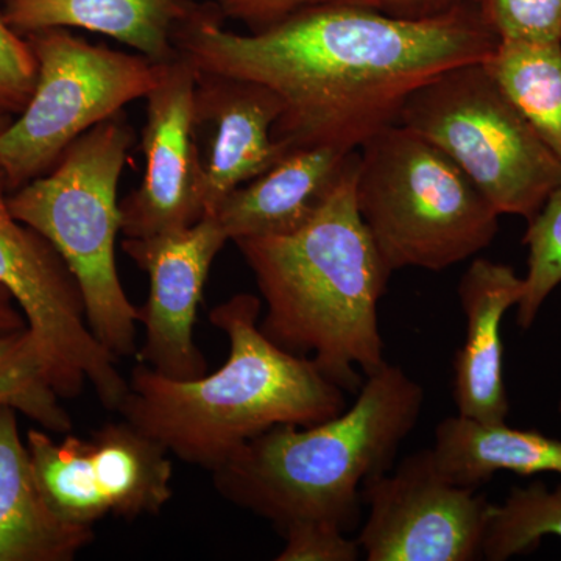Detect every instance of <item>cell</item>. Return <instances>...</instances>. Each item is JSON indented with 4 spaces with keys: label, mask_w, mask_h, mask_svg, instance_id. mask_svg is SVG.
<instances>
[{
    "label": "cell",
    "mask_w": 561,
    "mask_h": 561,
    "mask_svg": "<svg viewBox=\"0 0 561 561\" xmlns=\"http://www.w3.org/2000/svg\"><path fill=\"white\" fill-rule=\"evenodd\" d=\"M224 22L213 0L202 2L173 32L175 49L203 72L275 91L283 113L273 139L284 154L317 146L359 150L397 124L420 84L485 61L500 43L470 0L430 20L316 2L249 35L225 31Z\"/></svg>",
    "instance_id": "cell-1"
},
{
    "label": "cell",
    "mask_w": 561,
    "mask_h": 561,
    "mask_svg": "<svg viewBox=\"0 0 561 561\" xmlns=\"http://www.w3.org/2000/svg\"><path fill=\"white\" fill-rule=\"evenodd\" d=\"M357 161L301 230L234 241L267 306L261 331L350 393L387 364L378 306L391 275L357 209Z\"/></svg>",
    "instance_id": "cell-2"
},
{
    "label": "cell",
    "mask_w": 561,
    "mask_h": 561,
    "mask_svg": "<svg viewBox=\"0 0 561 561\" xmlns=\"http://www.w3.org/2000/svg\"><path fill=\"white\" fill-rule=\"evenodd\" d=\"M261 308L256 295L238 294L209 312L230 341L227 364L210 375L175 381L138 362L117 412L180 460L213 472L272 427L313 426L345 411V390L261 331Z\"/></svg>",
    "instance_id": "cell-3"
},
{
    "label": "cell",
    "mask_w": 561,
    "mask_h": 561,
    "mask_svg": "<svg viewBox=\"0 0 561 561\" xmlns=\"http://www.w3.org/2000/svg\"><path fill=\"white\" fill-rule=\"evenodd\" d=\"M423 387L389 362L365 376L356 400L334 419L279 424L247 442L213 471L214 486L236 507L275 524L359 523L362 486L393 467L424 408Z\"/></svg>",
    "instance_id": "cell-4"
},
{
    "label": "cell",
    "mask_w": 561,
    "mask_h": 561,
    "mask_svg": "<svg viewBox=\"0 0 561 561\" xmlns=\"http://www.w3.org/2000/svg\"><path fill=\"white\" fill-rule=\"evenodd\" d=\"M135 133L125 114L81 135L46 175L9 195L11 214L43 234L79 283L92 334L111 356L138 353L133 306L117 275V186Z\"/></svg>",
    "instance_id": "cell-5"
},
{
    "label": "cell",
    "mask_w": 561,
    "mask_h": 561,
    "mask_svg": "<svg viewBox=\"0 0 561 561\" xmlns=\"http://www.w3.org/2000/svg\"><path fill=\"white\" fill-rule=\"evenodd\" d=\"M356 205L391 273L446 271L500 231L501 214L456 162L401 124L360 147Z\"/></svg>",
    "instance_id": "cell-6"
},
{
    "label": "cell",
    "mask_w": 561,
    "mask_h": 561,
    "mask_svg": "<svg viewBox=\"0 0 561 561\" xmlns=\"http://www.w3.org/2000/svg\"><path fill=\"white\" fill-rule=\"evenodd\" d=\"M397 124L434 144L501 214L534 219L561 162L482 62L445 70L408 95Z\"/></svg>",
    "instance_id": "cell-7"
},
{
    "label": "cell",
    "mask_w": 561,
    "mask_h": 561,
    "mask_svg": "<svg viewBox=\"0 0 561 561\" xmlns=\"http://www.w3.org/2000/svg\"><path fill=\"white\" fill-rule=\"evenodd\" d=\"M25 39L38 62V79L31 102L0 133V169L10 194L49 173L81 135L146 99L164 65L95 46L69 28H46Z\"/></svg>",
    "instance_id": "cell-8"
},
{
    "label": "cell",
    "mask_w": 561,
    "mask_h": 561,
    "mask_svg": "<svg viewBox=\"0 0 561 561\" xmlns=\"http://www.w3.org/2000/svg\"><path fill=\"white\" fill-rule=\"evenodd\" d=\"M0 169V284L13 295L58 397H79L90 382L103 408L119 411L128 381L92 334L79 283L43 234L11 214Z\"/></svg>",
    "instance_id": "cell-9"
},
{
    "label": "cell",
    "mask_w": 561,
    "mask_h": 561,
    "mask_svg": "<svg viewBox=\"0 0 561 561\" xmlns=\"http://www.w3.org/2000/svg\"><path fill=\"white\" fill-rule=\"evenodd\" d=\"M27 448L41 493L62 522L92 527L106 515L154 516L172 500L171 453L130 421L60 442L32 430Z\"/></svg>",
    "instance_id": "cell-10"
},
{
    "label": "cell",
    "mask_w": 561,
    "mask_h": 561,
    "mask_svg": "<svg viewBox=\"0 0 561 561\" xmlns=\"http://www.w3.org/2000/svg\"><path fill=\"white\" fill-rule=\"evenodd\" d=\"M367 519L356 538L367 561H476L493 504L478 489L454 485L430 449L365 481Z\"/></svg>",
    "instance_id": "cell-11"
},
{
    "label": "cell",
    "mask_w": 561,
    "mask_h": 561,
    "mask_svg": "<svg viewBox=\"0 0 561 561\" xmlns=\"http://www.w3.org/2000/svg\"><path fill=\"white\" fill-rule=\"evenodd\" d=\"M228 241L216 217L205 216L186 230L122 242L150 278L149 300L139 309L140 364L175 381L206 375L208 364L195 345L194 323L213 262Z\"/></svg>",
    "instance_id": "cell-12"
},
{
    "label": "cell",
    "mask_w": 561,
    "mask_h": 561,
    "mask_svg": "<svg viewBox=\"0 0 561 561\" xmlns=\"http://www.w3.org/2000/svg\"><path fill=\"white\" fill-rule=\"evenodd\" d=\"M194 66L186 58L162 65L147 95L142 181L121 203V231L142 239L186 230L205 217L203 172L192 128Z\"/></svg>",
    "instance_id": "cell-13"
},
{
    "label": "cell",
    "mask_w": 561,
    "mask_h": 561,
    "mask_svg": "<svg viewBox=\"0 0 561 561\" xmlns=\"http://www.w3.org/2000/svg\"><path fill=\"white\" fill-rule=\"evenodd\" d=\"M195 72L192 128L203 172L205 216H214L230 192L286 157L273 139L283 102L257 81Z\"/></svg>",
    "instance_id": "cell-14"
},
{
    "label": "cell",
    "mask_w": 561,
    "mask_h": 561,
    "mask_svg": "<svg viewBox=\"0 0 561 561\" xmlns=\"http://www.w3.org/2000/svg\"><path fill=\"white\" fill-rule=\"evenodd\" d=\"M524 278L511 265L478 257L460 278L457 295L467 320L463 346L454 357V401L459 415L481 423H504L507 389L501 324L518 306Z\"/></svg>",
    "instance_id": "cell-15"
},
{
    "label": "cell",
    "mask_w": 561,
    "mask_h": 561,
    "mask_svg": "<svg viewBox=\"0 0 561 561\" xmlns=\"http://www.w3.org/2000/svg\"><path fill=\"white\" fill-rule=\"evenodd\" d=\"M356 151L332 146L291 151L230 192L213 217L230 241L301 230L330 197Z\"/></svg>",
    "instance_id": "cell-16"
},
{
    "label": "cell",
    "mask_w": 561,
    "mask_h": 561,
    "mask_svg": "<svg viewBox=\"0 0 561 561\" xmlns=\"http://www.w3.org/2000/svg\"><path fill=\"white\" fill-rule=\"evenodd\" d=\"M195 0H2L3 20L25 36L46 28H84L127 44L154 62L179 57L173 32Z\"/></svg>",
    "instance_id": "cell-17"
},
{
    "label": "cell",
    "mask_w": 561,
    "mask_h": 561,
    "mask_svg": "<svg viewBox=\"0 0 561 561\" xmlns=\"http://www.w3.org/2000/svg\"><path fill=\"white\" fill-rule=\"evenodd\" d=\"M16 413L0 404V561L73 560L94 531L62 522L44 500Z\"/></svg>",
    "instance_id": "cell-18"
},
{
    "label": "cell",
    "mask_w": 561,
    "mask_h": 561,
    "mask_svg": "<svg viewBox=\"0 0 561 561\" xmlns=\"http://www.w3.org/2000/svg\"><path fill=\"white\" fill-rule=\"evenodd\" d=\"M431 451L443 478L467 489H479L501 471L561 476V440L508 427L505 421L481 423L459 413L448 416L435 427Z\"/></svg>",
    "instance_id": "cell-19"
},
{
    "label": "cell",
    "mask_w": 561,
    "mask_h": 561,
    "mask_svg": "<svg viewBox=\"0 0 561 561\" xmlns=\"http://www.w3.org/2000/svg\"><path fill=\"white\" fill-rule=\"evenodd\" d=\"M483 66L561 162V44L500 41Z\"/></svg>",
    "instance_id": "cell-20"
},
{
    "label": "cell",
    "mask_w": 561,
    "mask_h": 561,
    "mask_svg": "<svg viewBox=\"0 0 561 561\" xmlns=\"http://www.w3.org/2000/svg\"><path fill=\"white\" fill-rule=\"evenodd\" d=\"M545 537L561 538V482L513 486L502 504H493L483 538L482 559L505 561L537 548Z\"/></svg>",
    "instance_id": "cell-21"
},
{
    "label": "cell",
    "mask_w": 561,
    "mask_h": 561,
    "mask_svg": "<svg viewBox=\"0 0 561 561\" xmlns=\"http://www.w3.org/2000/svg\"><path fill=\"white\" fill-rule=\"evenodd\" d=\"M49 381L28 328L0 337V404L11 405L44 431L68 434L72 420Z\"/></svg>",
    "instance_id": "cell-22"
},
{
    "label": "cell",
    "mask_w": 561,
    "mask_h": 561,
    "mask_svg": "<svg viewBox=\"0 0 561 561\" xmlns=\"http://www.w3.org/2000/svg\"><path fill=\"white\" fill-rule=\"evenodd\" d=\"M523 243L529 249V260L516 321L527 331L561 284V184L529 220Z\"/></svg>",
    "instance_id": "cell-23"
},
{
    "label": "cell",
    "mask_w": 561,
    "mask_h": 561,
    "mask_svg": "<svg viewBox=\"0 0 561 561\" xmlns=\"http://www.w3.org/2000/svg\"><path fill=\"white\" fill-rule=\"evenodd\" d=\"M500 41L561 44V0H470Z\"/></svg>",
    "instance_id": "cell-24"
},
{
    "label": "cell",
    "mask_w": 561,
    "mask_h": 561,
    "mask_svg": "<svg viewBox=\"0 0 561 561\" xmlns=\"http://www.w3.org/2000/svg\"><path fill=\"white\" fill-rule=\"evenodd\" d=\"M38 62L28 41L3 20L0 7V113L16 117L31 102Z\"/></svg>",
    "instance_id": "cell-25"
},
{
    "label": "cell",
    "mask_w": 561,
    "mask_h": 561,
    "mask_svg": "<svg viewBox=\"0 0 561 561\" xmlns=\"http://www.w3.org/2000/svg\"><path fill=\"white\" fill-rule=\"evenodd\" d=\"M280 534L286 542L276 561H357L362 557L359 542L334 523H291Z\"/></svg>",
    "instance_id": "cell-26"
},
{
    "label": "cell",
    "mask_w": 561,
    "mask_h": 561,
    "mask_svg": "<svg viewBox=\"0 0 561 561\" xmlns=\"http://www.w3.org/2000/svg\"><path fill=\"white\" fill-rule=\"evenodd\" d=\"M225 20L242 22L250 32L271 27L295 10L306 5L308 0H213Z\"/></svg>",
    "instance_id": "cell-27"
},
{
    "label": "cell",
    "mask_w": 561,
    "mask_h": 561,
    "mask_svg": "<svg viewBox=\"0 0 561 561\" xmlns=\"http://www.w3.org/2000/svg\"><path fill=\"white\" fill-rule=\"evenodd\" d=\"M316 2H342L351 5L365 7V9L381 11L389 16L401 20H430L448 13L465 0H308Z\"/></svg>",
    "instance_id": "cell-28"
},
{
    "label": "cell",
    "mask_w": 561,
    "mask_h": 561,
    "mask_svg": "<svg viewBox=\"0 0 561 561\" xmlns=\"http://www.w3.org/2000/svg\"><path fill=\"white\" fill-rule=\"evenodd\" d=\"M16 305L13 295L0 284V337L27 328V320Z\"/></svg>",
    "instance_id": "cell-29"
},
{
    "label": "cell",
    "mask_w": 561,
    "mask_h": 561,
    "mask_svg": "<svg viewBox=\"0 0 561 561\" xmlns=\"http://www.w3.org/2000/svg\"><path fill=\"white\" fill-rule=\"evenodd\" d=\"M14 116L11 114L0 113V133L7 130L10 127L11 122H13Z\"/></svg>",
    "instance_id": "cell-30"
},
{
    "label": "cell",
    "mask_w": 561,
    "mask_h": 561,
    "mask_svg": "<svg viewBox=\"0 0 561 561\" xmlns=\"http://www.w3.org/2000/svg\"><path fill=\"white\" fill-rule=\"evenodd\" d=\"M559 412H560V415H561V401H560V404H559Z\"/></svg>",
    "instance_id": "cell-31"
},
{
    "label": "cell",
    "mask_w": 561,
    "mask_h": 561,
    "mask_svg": "<svg viewBox=\"0 0 561 561\" xmlns=\"http://www.w3.org/2000/svg\"><path fill=\"white\" fill-rule=\"evenodd\" d=\"M0 2H2V0H0Z\"/></svg>",
    "instance_id": "cell-32"
}]
</instances>
